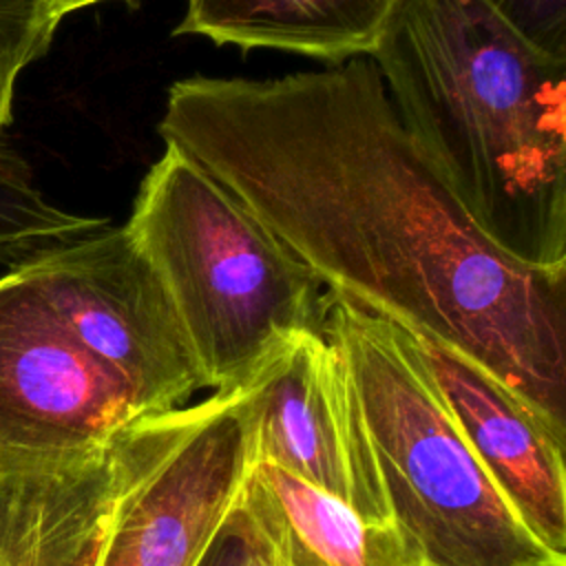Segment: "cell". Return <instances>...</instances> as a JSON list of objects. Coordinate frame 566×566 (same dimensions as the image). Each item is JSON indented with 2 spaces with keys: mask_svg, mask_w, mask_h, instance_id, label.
<instances>
[{
  "mask_svg": "<svg viewBox=\"0 0 566 566\" xmlns=\"http://www.w3.org/2000/svg\"><path fill=\"white\" fill-rule=\"evenodd\" d=\"M57 24L40 0H0V133L13 119L20 73L46 53Z\"/></svg>",
  "mask_w": 566,
  "mask_h": 566,
  "instance_id": "cell-13",
  "label": "cell"
},
{
  "mask_svg": "<svg viewBox=\"0 0 566 566\" xmlns=\"http://www.w3.org/2000/svg\"><path fill=\"white\" fill-rule=\"evenodd\" d=\"M124 228L155 268L203 387H230L281 340L321 329L318 276L184 150L166 144Z\"/></svg>",
  "mask_w": 566,
  "mask_h": 566,
  "instance_id": "cell-5",
  "label": "cell"
},
{
  "mask_svg": "<svg viewBox=\"0 0 566 566\" xmlns=\"http://www.w3.org/2000/svg\"><path fill=\"white\" fill-rule=\"evenodd\" d=\"M228 526L261 566H416L394 526L265 462L252 467Z\"/></svg>",
  "mask_w": 566,
  "mask_h": 566,
  "instance_id": "cell-10",
  "label": "cell"
},
{
  "mask_svg": "<svg viewBox=\"0 0 566 566\" xmlns=\"http://www.w3.org/2000/svg\"><path fill=\"white\" fill-rule=\"evenodd\" d=\"M371 60L478 230L522 265L566 270V62L482 0H405Z\"/></svg>",
  "mask_w": 566,
  "mask_h": 566,
  "instance_id": "cell-2",
  "label": "cell"
},
{
  "mask_svg": "<svg viewBox=\"0 0 566 566\" xmlns=\"http://www.w3.org/2000/svg\"><path fill=\"white\" fill-rule=\"evenodd\" d=\"M520 38L566 62V0H482Z\"/></svg>",
  "mask_w": 566,
  "mask_h": 566,
  "instance_id": "cell-14",
  "label": "cell"
},
{
  "mask_svg": "<svg viewBox=\"0 0 566 566\" xmlns=\"http://www.w3.org/2000/svg\"><path fill=\"white\" fill-rule=\"evenodd\" d=\"M159 135L327 292L462 354L566 429V270L500 252L405 130L371 57L170 84Z\"/></svg>",
  "mask_w": 566,
  "mask_h": 566,
  "instance_id": "cell-1",
  "label": "cell"
},
{
  "mask_svg": "<svg viewBox=\"0 0 566 566\" xmlns=\"http://www.w3.org/2000/svg\"><path fill=\"white\" fill-rule=\"evenodd\" d=\"M199 566H261L250 546L226 524L223 533Z\"/></svg>",
  "mask_w": 566,
  "mask_h": 566,
  "instance_id": "cell-15",
  "label": "cell"
},
{
  "mask_svg": "<svg viewBox=\"0 0 566 566\" xmlns=\"http://www.w3.org/2000/svg\"><path fill=\"white\" fill-rule=\"evenodd\" d=\"M57 20H62L66 13H73V11H80V9H86L91 4H99V2H108V0H40ZM130 7L137 4V0H122Z\"/></svg>",
  "mask_w": 566,
  "mask_h": 566,
  "instance_id": "cell-16",
  "label": "cell"
},
{
  "mask_svg": "<svg viewBox=\"0 0 566 566\" xmlns=\"http://www.w3.org/2000/svg\"><path fill=\"white\" fill-rule=\"evenodd\" d=\"M146 416L55 316L24 265L0 276V473L104 444Z\"/></svg>",
  "mask_w": 566,
  "mask_h": 566,
  "instance_id": "cell-8",
  "label": "cell"
},
{
  "mask_svg": "<svg viewBox=\"0 0 566 566\" xmlns=\"http://www.w3.org/2000/svg\"><path fill=\"white\" fill-rule=\"evenodd\" d=\"M108 226L51 203L7 133H0V265L15 268L35 254Z\"/></svg>",
  "mask_w": 566,
  "mask_h": 566,
  "instance_id": "cell-12",
  "label": "cell"
},
{
  "mask_svg": "<svg viewBox=\"0 0 566 566\" xmlns=\"http://www.w3.org/2000/svg\"><path fill=\"white\" fill-rule=\"evenodd\" d=\"M22 265L64 327L146 413L188 405L206 389L177 312L124 226L75 237Z\"/></svg>",
  "mask_w": 566,
  "mask_h": 566,
  "instance_id": "cell-6",
  "label": "cell"
},
{
  "mask_svg": "<svg viewBox=\"0 0 566 566\" xmlns=\"http://www.w3.org/2000/svg\"><path fill=\"white\" fill-rule=\"evenodd\" d=\"M413 336L489 478L531 535L566 557V429L462 354Z\"/></svg>",
  "mask_w": 566,
  "mask_h": 566,
  "instance_id": "cell-9",
  "label": "cell"
},
{
  "mask_svg": "<svg viewBox=\"0 0 566 566\" xmlns=\"http://www.w3.org/2000/svg\"><path fill=\"white\" fill-rule=\"evenodd\" d=\"M321 334L343 365L391 524L416 566H566L471 451L409 329L325 292Z\"/></svg>",
  "mask_w": 566,
  "mask_h": 566,
  "instance_id": "cell-4",
  "label": "cell"
},
{
  "mask_svg": "<svg viewBox=\"0 0 566 566\" xmlns=\"http://www.w3.org/2000/svg\"><path fill=\"white\" fill-rule=\"evenodd\" d=\"M223 389L254 464H272L340 500L363 520L394 526L349 382L321 329L281 340Z\"/></svg>",
  "mask_w": 566,
  "mask_h": 566,
  "instance_id": "cell-7",
  "label": "cell"
},
{
  "mask_svg": "<svg viewBox=\"0 0 566 566\" xmlns=\"http://www.w3.org/2000/svg\"><path fill=\"white\" fill-rule=\"evenodd\" d=\"M254 467L226 389L0 473V566H199Z\"/></svg>",
  "mask_w": 566,
  "mask_h": 566,
  "instance_id": "cell-3",
  "label": "cell"
},
{
  "mask_svg": "<svg viewBox=\"0 0 566 566\" xmlns=\"http://www.w3.org/2000/svg\"><path fill=\"white\" fill-rule=\"evenodd\" d=\"M405 0H186L175 35L340 64L371 57Z\"/></svg>",
  "mask_w": 566,
  "mask_h": 566,
  "instance_id": "cell-11",
  "label": "cell"
}]
</instances>
